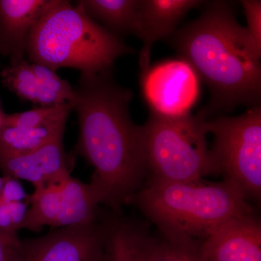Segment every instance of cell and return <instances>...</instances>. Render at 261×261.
I'll list each match as a JSON object with an SVG mask.
<instances>
[{
    "mask_svg": "<svg viewBox=\"0 0 261 261\" xmlns=\"http://www.w3.org/2000/svg\"><path fill=\"white\" fill-rule=\"evenodd\" d=\"M112 73H82L71 104L80 125L75 154L94 168L89 183L100 204L121 214L148 171L145 129L130 118L133 94L117 84Z\"/></svg>",
    "mask_w": 261,
    "mask_h": 261,
    "instance_id": "cell-1",
    "label": "cell"
},
{
    "mask_svg": "<svg viewBox=\"0 0 261 261\" xmlns=\"http://www.w3.org/2000/svg\"><path fill=\"white\" fill-rule=\"evenodd\" d=\"M168 39L209 89L208 106L200 113L206 119L216 111L260 106L261 51L228 2L206 3L198 18Z\"/></svg>",
    "mask_w": 261,
    "mask_h": 261,
    "instance_id": "cell-2",
    "label": "cell"
},
{
    "mask_svg": "<svg viewBox=\"0 0 261 261\" xmlns=\"http://www.w3.org/2000/svg\"><path fill=\"white\" fill-rule=\"evenodd\" d=\"M168 239L202 243L233 216L253 211L233 182L147 178L129 201Z\"/></svg>",
    "mask_w": 261,
    "mask_h": 261,
    "instance_id": "cell-3",
    "label": "cell"
},
{
    "mask_svg": "<svg viewBox=\"0 0 261 261\" xmlns=\"http://www.w3.org/2000/svg\"><path fill=\"white\" fill-rule=\"evenodd\" d=\"M135 53L80 5L65 0H49L29 34L27 45L30 63L55 71L75 68L82 73L112 70L118 58Z\"/></svg>",
    "mask_w": 261,
    "mask_h": 261,
    "instance_id": "cell-4",
    "label": "cell"
},
{
    "mask_svg": "<svg viewBox=\"0 0 261 261\" xmlns=\"http://www.w3.org/2000/svg\"><path fill=\"white\" fill-rule=\"evenodd\" d=\"M206 122L200 113L168 118L150 113L143 125L147 178L192 182L219 175L207 145Z\"/></svg>",
    "mask_w": 261,
    "mask_h": 261,
    "instance_id": "cell-5",
    "label": "cell"
},
{
    "mask_svg": "<svg viewBox=\"0 0 261 261\" xmlns=\"http://www.w3.org/2000/svg\"><path fill=\"white\" fill-rule=\"evenodd\" d=\"M214 137L211 152L225 180L233 182L247 200L261 195V108L255 106L239 116L219 115L206 122Z\"/></svg>",
    "mask_w": 261,
    "mask_h": 261,
    "instance_id": "cell-6",
    "label": "cell"
},
{
    "mask_svg": "<svg viewBox=\"0 0 261 261\" xmlns=\"http://www.w3.org/2000/svg\"><path fill=\"white\" fill-rule=\"evenodd\" d=\"M22 228L39 232L44 226L58 228L91 224L101 205L90 183L71 175L56 183L34 189Z\"/></svg>",
    "mask_w": 261,
    "mask_h": 261,
    "instance_id": "cell-7",
    "label": "cell"
},
{
    "mask_svg": "<svg viewBox=\"0 0 261 261\" xmlns=\"http://www.w3.org/2000/svg\"><path fill=\"white\" fill-rule=\"evenodd\" d=\"M142 94L150 113L168 118L191 114L200 94V79L185 60H168L140 76Z\"/></svg>",
    "mask_w": 261,
    "mask_h": 261,
    "instance_id": "cell-8",
    "label": "cell"
},
{
    "mask_svg": "<svg viewBox=\"0 0 261 261\" xmlns=\"http://www.w3.org/2000/svg\"><path fill=\"white\" fill-rule=\"evenodd\" d=\"M72 111V105L66 102L13 114L3 113L0 153H27L63 137Z\"/></svg>",
    "mask_w": 261,
    "mask_h": 261,
    "instance_id": "cell-9",
    "label": "cell"
},
{
    "mask_svg": "<svg viewBox=\"0 0 261 261\" xmlns=\"http://www.w3.org/2000/svg\"><path fill=\"white\" fill-rule=\"evenodd\" d=\"M104 233L100 213L91 224L58 228L22 240V261H102Z\"/></svg>",
    "mask_w": 261,
    "mask_h": 261,
    "instance_id": "cell-10",
    "label": "cell"
},
{
    "mask_svg": "<svg viewBox=\"0 0 261 261\" xmlns=\"http://www.w3.org/2000/svg\"><path fill=\"white\" fill-rule=\"evenodd\" d=\"M205 261H261V224L254 211L233 216L201 243Z\"/></svg>",
    "mask_w": 261,
    "mask_h": 261,
    "instance_id": "cell-11",
    "label": "cell"
},
{
    "mask_svg": "<svg viewBox=\"0 0 261 261\" xmlns=\"http://www.w3.org/2000/svg\"><path fill=\"white\" fill-rule=\"evenodd\" d=\"M70 160L63 146V137L27 153H0V170L3 176L30 182L34 189L70 176Z\"/></svg>",
    "mask_w": 261,
    "mask_h": 261,
    "instance_id": "cell-12",
    "label": "cell"
},
{
    "mask_svg": "<svg viewBox=\"0 0 261 261\" xmlns=\"http://www.w3.org/2000/svg\"><path fill=\"white\" fill-rule=\"evenodd\" d=\"M205 3L202 0H140L135 34L143 42L139 57L140 76L150 68L154 44L171 37L188 12Z\"/></svg>",
    "mask_w": 261,
    "mask_h": 261,
    "instance_id": "cell-13",
    "label": "cell"
},
{
    "mask_svg": "<svg viewBox=\"0 0 261 261\" xmlns=\"http://www.w3.org/2000/svg\"><path fill=\"white\" fill-rule=\"evenodd\" d=\"M49 0H0V54L9 65H18L27 56L31 31Z\"/></svg>",
    "mask_w": 261,
    "mask_h": 261,
    "instance_id": "cell-14",
    "label": "cell"
},
{
    "mask_svg": "<svg viewBox=\"0 0 261 261\" xmlns=\"http://www.w3.org/2000/svg\"><path fill=\"white\" fill-rule=\"evenodd\" d=\"M102 216L105 227L102 261H149L152 235L148 225L113 212Z\"/></svg>",
    "mask_w": 261,
    "mask_h": 261,
    "instance_id": "cell-15",
    "label": "cell"
},
{
    "mask_svg": "<svg viewBox=\"0 0 261 261\" xmlns=\"http://www.w3.org/2000/svg\"><path fill=\"white\" fill-rule=\"evenodd\" d=\"M76 3L116 37L135 35L140 0H80Z\"/></svg>",
    "mask_w": 261,
    "mask_h": 261,
    "instance_id": "cell-16",
    "label": "cell"
},
{
    "mask_svg": "<svg viewBox=\"0 0 261 261\" xmlns=\"http://www.w3.org/2000/svg\"><path fill=\"white\" fill-rule=\"evenodd\" d=\"M0 77L3 85L23 100L40 107L66 103L57 94L43 87L32 71L30 63L25 60L18 65H8L3 68Z\"/></svg>",
    "mask_w": 261,
    "mask_h": 261,
    "instance_id": "cell-17",
    "label": "cell"
},
{
    "mask_svg": "<svg viewBox=\"0 0 261 261\" xmlns=\"http://www.w3.org/2000/svg\"><path fill=\"white\" fill-rule=\"evenodd\" d=\"M200 242L178 240L161 235L151 236L149 261H205L201 254Z\"/></svg>",
    "mask_w": 261,
    "mask_h": 261,
    "instance_id": "cell-18",
    "label": "cell"
},
{
    "mask_svg": "<svg viewBox=\"0 0 261 261\" xmlns=\"http://www.w3.org/2000/svg\"><path fill=\"white\" fill-rule=\"evenodd\" d=\"M30 67L44 88L57 94L65 102L71 103L74 96V87L68 81L63 80L55 70L44 65L30 63Z\"/></svg>",
    "mask_w": 261,
    "mask_h": 261,
    "instance_id": "cell-19",
    "label": "cell"
},
{
    "mask_svg": "<svg viewBox=\"0 0 261 261\" xmlns=\"http://www.w3.org/2000/svg\"><path fill=\"white\" fill-rule=\"evenodd\" d=\"M29 207V201L7 202L0 201V231L18 234L22 229Z\"/></svg>",
    "mask_w": 261,
    "mask_h": 261,
    "instance_id": "cell-20",
    "label": "cell"
},
{
    "mask_svg": "<svg viewBox=\"0 0 261 261\" xmlns=\"http://www.w3.org/2000/svg\"><path fill=\"white\" fill-rule=\"evenodd\" d=\"M247 19L246 30L254 45L261 51V1H241Z\"/></svg>",
    "mask_w": 261,
    "mask_h": 261,
    "instance_id": "cell-21",
    "label": "cell"
},
{
    "mask_svg": "<svg viewBox=\"0 0 261 261\" xmlns=\"http://www.w3.org/2000/svg\"><path fill=\"white\" fill-rule=\"evenodd\" d=\"M0 261H22V240L18 234L0 231Z\"/></svg>",
    "mask_w": 261,
    "mask_h": 261,
    "instance_id": "cell-22",
    "label": "cell"
},
{
    "mask_svg": "<svg viewBox=\"0 0 261 261\" xmlns=\"http://www.w3.org/2000/svg\"><path fill=\"white\" fill-rule=\"evenodd\" d=\"M3 186L0 192V201L3 202H24L28 201L27 195L23 186L15 178L3 176Z\"/></svg>",
    "mask_w": 261,
    "mask_h": 261,
    "instance_id": "cell-23",
    "label": "cell"
},
{
    "mask_svg": "<svg viewBox=\"0 0 261 261\" xmlns=\"http://www.w3.org/2000/svg\"><path fill=\"white\" fill-rule=\"evenodd\" d=\"M3 186V177L0 176V192H1L2 188Z\"/></svg>",
    "mask_w": 261,
    "mask_h": 261,
    "instance_id": "cell-24",
    "label": "cell"
},
{
    "mask_svg": "<svg viewBox=\"0 0 261 261\" xmlns=\"http://www.w3.org/2000/svg\"><path fill=\"white\" fill-rule=\"evenodd\" d=\"M3 112L1 111V109H0V124H1L2 121V117H3Z\"/></svg>",
    "mask_w": 261,
    "mask_h": 261,
    "instance_id": "cell-25",
    "label": "cell"
},
{
    "mask_svg": "<svg viewBox=\"0 0 261 261\" xmlns=\"http://www.w3.org/2000/svg\"><path fill=\"white\" fill-rule=\"evenodd\" d=\"M1 66H3V65H2L1 63H0V67Z\"/></svg>",
    "mask_w": 261,
    "mask_h": 261,
    "instance_id": "cell-26",
    "label": "cell"
}]
</instances>
